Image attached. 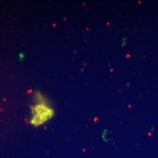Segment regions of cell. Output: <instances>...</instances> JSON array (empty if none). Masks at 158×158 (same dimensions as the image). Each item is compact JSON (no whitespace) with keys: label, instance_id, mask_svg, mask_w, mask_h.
<instances>
[{"label":"cell","instance_id":"cell-1","mask_svg":"<svg viewBox=\"0 0 158 158\" xmlns=\"http://www.w3.org/2000/svg\"><path fill=\"white\" fill-rule=\"evenodd\" d=\"M31 112L32 118L30 123L35 127L44 124L55 115L54 110L44 102H40L32 107Z\"/></svg>","mask_w":158,"mask_h":158}]
</instances>
